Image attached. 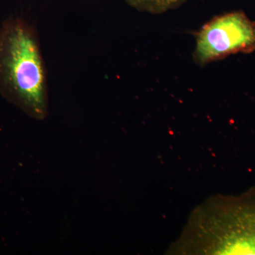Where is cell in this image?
<instances>
[{
  "instance_id": "cell-1",
  "label": "cell",
  "mask_w": 255,
  "mask_h": 255,
  "mask_svg": "<svg viewBox=\"0 0 255 255\" xmlns=\"http://www.w3.org/2000/svg\"><path fill=\"white\" fill-rule=\"evenodd\" d=\"M170 255H255V187L209 197L189 216Z\"/></svg>"
},
{
  "instance_id": "cell-4",
  "label": "cell",
  "mask_w": 255,
  "mask_h": 255,
  "mask_svg": "<svg viewBox=\"0 0 255 255\" xmlns=\"http://www.w3.org/2000/svg\"><path fill=\"white\" fill-rule=\"evenodd\" d=\"M129 6L143 12L160 14L179 7L187 0H125Z\"/></svg>"
},
{
  "instance_id": "cell-3",
  "label": "cell",
  "mask_w": 255,
  "mask_h": 255,
  "mask_svg": "<svg viewBox=\"0 0 255 255\" xmlns=\"http://www.w3.org/2000/svg\"><path fill=\"white\" fill-rule=\"evenodd\" d=\"M193 59L206 66L236 53L255 50V21L243 11L219 15L205 23L196 34Z\"/></svg>"
},
{
  "instance_id": "cell-2",
  "label": "cell",
  "mask_w": 255,
  "mask_h": 255,
  "mask_svg": "<svg viewBox=\"0 0 255 255\" xmlns=\"http://www.w3.org/2000/svg\"><path fill=\"white\" fill-rule=\"evenodd\" d=\"M0 92L31 118L48 117V78L39 38L21 18H9L0 27Z\"/></svg>"
}]
</instances>
